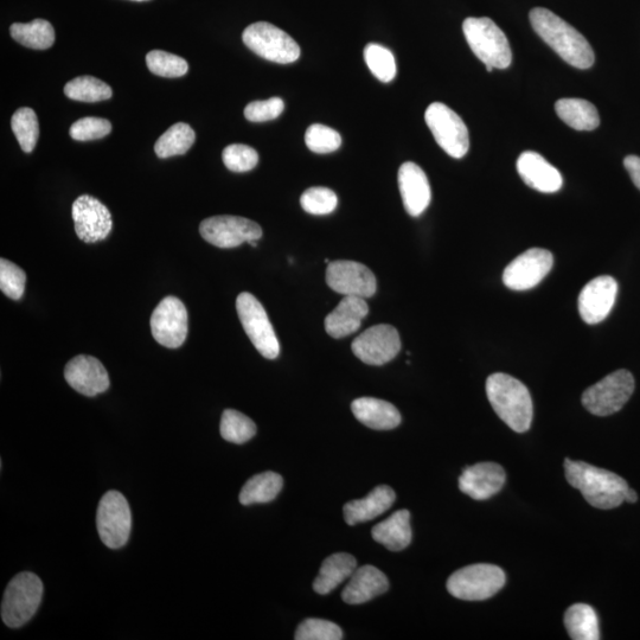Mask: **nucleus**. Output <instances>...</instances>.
Segmentation results:
<instances>
[{
	"label": "nucleus",
	"mask_w": 640,
	"mask_h": 640,
	"mask_svg": "<svg viewBox=\"0 0 640 640\" xmlns=\"http://www.w3.org/2000/svg\"><path fill=\"white\" fill-rule=\"evenodd\" d=\"M43 584L34 573H19L6 587L2 603V619L6 626L18 629L35 616L42 603Z\"/></svg>",
	"instance_id": "5"
},
{
	"label": "nucleus",
	"mask_w": 640,
	"mask_h": 640,
	"mask_svg": "<svg viewBox=\"0 0 640 640\" xmlns=\"http://www.w3.org/2000/svg\"><path fill=\"white\" fill-rule=\"evenodd\" d=\"M565 471L568 483L578 489L592 507L610 510L625 502L629 485L616 473L571 459L565 460Z\"/></svg>",
	"instance_id": "2"
},
{
	"label": "nucleus",
	"mask_w": 640,
	"mask_h": 640,
	"mask_svg": "<svg viewBox=\"0 0 640 640\" xmlns=\"http://www.w3.org/2000/svg\"><path fill=\"white\" fill-rule=\"evenodd\" d=\"M507 475L501 465L479 463L466 467L459 477V489L475 501H486L502 490Z\"/></svg>",
	"instance_id": "20"
},
{
	"label": "nucleus",
	"mask_w": 640,
	"mask_h": 640,
	"mask_svg": "<svg viewBox=\"0 0 640 640\" xmlns=\"http://www.w3.org/2000/svg\"><path fill=\"white\" fill-rule=\"evenodd\" d=\"M638 501L637 492L631 488L627 489L625 494V502L636 503Z\"/></svg>",
	"instance_id": "47"
},
{
	"label": "nucleus",
	"mask_w": 640,
	"mask_h": 640,
	"mask_svg": "<svg viewBox=\"0 0 640 640\" xmlns=\"http://www.w3.org/2000/svg\"><path fill=\"white\" fill-rule=\"evenodd\" d=\"M618 294V283L603 275L590 281L579 296V312L585 323L594 325L610 315Z\"/></svg>",
	"instance_id": "18"
},
{
	"label": "nucleus",
	"mask_w": 640,
	"mask_h": 640,
	"mask_svg": "<svg viewBox=\"0 0 640 640\" xmlns=\"http://www.w3.org/2000/svg\"><path fill=\"white\" fill-rule=\"evenodd\" d=\"M147 68L152 74L166 79L182 78L188 73L187 61L174 54L163 50H152L146 55Z\"/></svg>",
	"instance_id": "37"
},
{
	"label": "nucleus",
	"mask_w": 640,
	"mask_h": 640,
	"mask_svg": "<svg viewBox=\"0 0 640 640\" xmlns=\"http://www.w3.org/2000/svg\"><path fill=\"white\" fill-rule=\"evenodd\" d=\"M132 2H147V0H132Z\"/></svg>",
	"instance_id": "49"
},
{
	"label": "nucleus",
	"mask_w": 640,
	"mask_h": 640,
	"mask_svg": "<svg viewBox=\"0 0 640 640\" xmlns=\"http://www.w3.org/2000/svg\"><path fill=\"white\" fill-rule=\"evenodd\" d=\"M283 486V477L278 473H259L243 486L240 492V503L242 505L270 503L277 498Z\"/></svg>",
	"instance_id": "30"
},
{
	"label": "nucleus",
	"mask_w": 640,
	"mask_h": 640,
	"mask_svg": "<svg viewBox=\"0 0 640 640\" xmlns=\"http://www.w3.org/2000/svg\"><path fill=\"white\" fill-rule=\"evenodd\" d=\"M568 635L574 640H599V620L593 607L575 604L565 614Z\"/></svg>",
	"instance_id": "32"
},
{
	"label": "nucleus",
	"mask_w": 640,
	"mask_h": 640,
	"mask_svg": "<svg viewBox=\"0 0 640 640\" xmlns=\"http://www.w3.org/2000/svg\"><path fill=\"white\" fill-rule=\"evenodd\" d=\"M12 131L18 140L19 146L25 153L35 150L38 137H40V124L37 115L29 107H22L12 115Z\"/></svg>",
	"instance_id": "36"
},
{
	"label": "nucleus",
	"mask_w": 640,
	"mask_h": 640,
	"mask_svg": "<svg viewBox=\"0 0 640 640\" xmlns=\"http://www.w3.org/2000/svg\"><path fill=\"white\" fill-rule=\"evenodd\" d=\"M388 588V578L379 568L362 566L356 568L350 576V581L342 592V599L349 605H361L386 593Z\"/></svg>",
	"instance_id": "23"
},
{
	"label": "nucleus",
	"mask_w": 640,
	"mask_h": 640,
	"mask_svg": "<svg viewBox=\"0 0 640 640\" xmlns=\"http://www.w3.org/2000/svg\"><path fill=\"white\" fill-rule=\"evenodd\" d=\"M351 349L358 360L368 366H383L398 356L401 339L394 326L375 325L358 336L352 342Z\"/></svg>",
	"instance_id": "14"
},
{
	"label": "nucleus",
	"mask_w": 640,
	"mask_h": 640,
	"mask_svg": "<svg viewBox=\"0 0 640 640\" xmlns=\"http://www.w3.org/2000/svg\"><path fill=\"white\" fill-rule=\"evenodd\" d=\"M300 204L306 213L311 215H329L336 210L338 197L335 191L329 188L313 187L307 189L300 197Z\"/></svg>",
	"instance_id": "39"
},
{
	"label": "nucleus",
	"mask_w": 640,
	"mask_h": 640,
	"mask_svg": "<svg viewBox=\"0 0 640 640\" xmlns=\"http://www.w3.org/2000/svg\"><path fill=\"white\" fill-rule=\"evenodd\" d=\"M364 60L370 72L382 82H390L396 76L395 57L389 49L377 43H370L364 49Z\"/></svg>",
	"instance_id": "38"
},
{
	"label": "nucleus",
	"mask_w": 640,
	"mask_h": 640,
	"mask_svg": "<svg viewBox=\"0 0 640 640\" xmlns=\"http://www.w3.org/2000/svg\"><path fill=\"white\" fill-rule=\"evenodd\" d=\"M357 568V560L347 553H337L329 556L323 562L319 575L313 581V590L320 595H326L335 590L343 581L350 579Z\"/></svg>",
	"instance_id": "28"
},
{
	"label": "nucleus",
	"mask_w": 640,
	"mask_h": 640,
	"mask_svg": "<svg viewBox=\"0 0 640 640\" xmlns=\"http://www.w3.org/2000/svg\"><path fill=\"white\" fill-rule=\"evenodd\" d=\"M64 377L76 392L94 398L110 388V376L98 358L80 355L70 360L64 369Z\"/></svg>",
	"instance_id": "19"
},
{
	"label": "nucleus",
	"mask_w": 640,
	"mask_h": 640,
	"mask_svg": "<svg viewBox=\"0 0 640 640\" xmlns=\"http://www.w3.org/2000/svg\"><path fill=\"white\" fill-rule=\"evenodd\" d=\"M67 98L81 102H98L112 98V88L94 76H79L64 86Z\"/></svg>",
	"instance_id": "34"
},
{
	"label": "nucleus",
	"mask_w": 640,
	"mask_h": 640,
	"mask_svg": "<svg viewBox=\"0 0 640 640\" xmlns=\"http://www.w3.org/2000/svg\"><path fill=\"white\" fill-rule=\"evenodd\" d=\"M27 275L14 262L6 259L0 260V290L12 300L23 297Z\"/></svg>",
	"instance_id": "43"
},
{
	"label": "nucleus",
	"mask_w": 640,
	"mask_h": 640,
	"mask_svg": "<svg viewBox=\"0 0 640 640\" xmlns=\"http://www.w3.org/2000/svg\"><path fill=\"white\" fill-rule=\"evenodd\" d=\"M326 284L344 297L368 299L377 290L376 277L361 262L338 260L331 261L326 268Z\"/></svg>",
	"instance_id": "13"
},
{
	"label": "nucleus",
	"mask_w": 640,
	"mask_h": 640,
	"mask_svg": "<svg viewBox=\"0 0 640 640\" xmlns=\"http://www.w3.org/2000/svg\"><path fill=\"white\" fill-rule=\"evenodd\" d=\"M305 143L309 150L318 155L335 152L342 145L341 134L331 127L315 124L307 128Z\"/></svg>",
	"instance_id": "40"
},
{
	"label": "nucleus",
	"mask_w": 640,
	"mask_h": 640,
	"mask_svg": "<svg viewBox=\"0 0 640 640\" xmlns=\"http://www.w3.org/2000/svg\"><path fill=\"white\" fill-rule=\"evenodd\" d=\"M284 101L280 98H271L265 101H254L245 108V117L252 123H265L277 119L283 114Z\"/></svg>",
	"instance_id": "45"
},
{
	"label": "nucleus",
	"mask_w": 640,
	"mask_h": 640,
	"mask_svg": "<svg viewBox=\"0 0 640 640\" xmlns=\"http://www.w3.org/2000/svg\"><path fill=\"white\" fill-rule=\"evenodd\" d=\"M529 18L536 34L560 55L562 60L579 69L593 66L595 56L591 44L571 24L543 8L531 10Z\"/></svg>",
	"instance_id": "1"
},
{
	"label": "nucleus",
	"mask_w": 640,
	"mask_h": 640,
	"mask_svg": "<svg viewBox=\"0 0 640 640\" xmlns=\"http://www.w3.org/2000/svg\"><path fill=\"white\" fill-rule=\"evenodd\" d=\"M195 140L196 134L190 125L177 123L157 140L156 155L162 159L185 155L194 145Z\"/></svg>",
	"instance_id": "33"
},
{
	"label": "nucleus",
	"mask_w": 640,
	"mask_h": 640,
	"mask_svg": "<svg viewBox=\"0 0 640 640\" xmlns=\"http://www.w3.org/2000/svg\"><path fill=\"white\" fill-rule=\"evenodd\" d=\"M222 159L227 169L233 172H248L259 163V155L253 147L233 144L226 147L222 153Z\"/></svg>",
	"instance_id": "42"
},
{
	"label": "nucleus",
	"mask_w": 640,
	"mask_h": 640,
	"mask_svg": "<svg viewBox=\"0 0 640 640\" xmlns=\"http://www.w3.org/2000/svg\"><path fill=\"white\" fill-rule=\"evenodd\" d=\"M294 638L297 640H341L343 632L341 627L329 622V620L310 618L299 625Z\"/></svg>",
	"instance_id": "41"
},
{
	"label": "nucleus",
	"mask_w": 640,
	"mask_h": 640,
	"mask_svg": "<svg viewBox=\"0 0 640 640\" xmlns=\"http://www.w3.org/2000/svg\"><path fill=\"white\" fill-rule=\"evenodd\" d=\"M112 132V124L104 118H82L70 127V137L78 142L105 138Z\"/></svg>",
	"instance_id": "44"
},
{
	"label": "nucleus",
	"mask_w": 640,
	"mask_h": 640,
	"mask_svg": "<svg viewBox=\"0 0 640 640\" xmlns=\"http://www.w3.org/2000/svg\"><path fill=\"white\" fill-rule=\"evenodd\" d=\"M96 527L105 546L120 549L130 539L132 514L127 499L119 491H108L101 498L96 514Z\"/></svg>",
	"instance_id": "11"
},
{
	"label": "nucleus",
	"mask_w": 640,
	"mask_h": 640,
	"mask_svg": "<svg viewBox=\"0 0 640 640\" xmlns=\"http://www.w3.org/2000/svg\"><path fill=\"white\" fill-rule=\"evenodd\" d=\"M248 243H249V245H251L254 248L258 247V243H256V241H251V242H248Z\"/></svg>",
	"instance_id": "48"
},
{
	"label": "nucleus",
	"mask_w": 640,
	"mask_h": 640,
	"mask_svg": "<svg viewBox=\"0 0 640 640\" xmlns=\"http://www.w3.org/2000/svg\"><path fill=\"white\" fill-rule=\"evenodd\" d=\"M399 188L407 213L413 217L424 214L432 200L431 185L424 170L412 162L402 164L399 170Z\"/></svg>",
	"instance_id": "21"
},
{
	"label": "nucleus",
	"mask_w": 640,
	"mask_h": 640,
	"mask_svg": "<svg viewBox=\"0 0 640 640\" xmlns=\"http://www.w3.org/2000/svg\"><path fill=\"white\" fill-rule=\"evenodd\" d=\"M236 311L255 349L267 360H275L280 354V344L265 307L253 294L242 292L236 299Z\"/></svg>",
	"instance_id": "9"
},
{
	"label": "nucleus",
	"mask_w": 640,
	"mask_h": 640,
	"mask_svg": "<svg viewBox=\"0 0 640 640\" xmlns=\"http://www.w3.org/2000/svg\"><path fill=\"white\" fill-rule=\"evenodd\" d=\"M395 499V491L390 486H377L366 498L344 505L345 522L349 526H356L357 523L374 520L392 508Z\"/></svg>",
	"instance_id": "25"
},
{
	"label": "nucleus",
	"mask_w": 640,
	"mask_h": 640,
	"mask_svg": "<svg viewBox=\"0 0 640 640\" xmlns=\"http://www.w3.org/2000/svg\"><path fill=\"white\" fill-rule=\"evenodd\" d=\"M425 120L435 142L448 156L463 158L470 149L469 130L459 115L441 102L427 108Z\"/></svg>",
	"instance_id": "10"
},
{
	"label": "nucleus",
	"mask_w": 640,
	"mask_h": 640,
	"mask_svg": "<svg viewBox=\"0 0 640 640\" xmlns=\"http://www.w3.org/2000/svg\"><path fill=\"white\" fill-rule=\"evenodd\" d=\"M373 539L390 552H401L412 542L411 512L399 510L373 528Z\"/></svg>",
	"instance_id": "27"
},
{
	"label": "nucleus",
	"mask_w": 640,
	"mask_h": 640,
	"mask_svg": "<svg viewBox=\"0 0 640 640\" xmlns=\"http://www.w3.org/2000/svg\"><path fill=\"white\" fill-rule=\"evenodd\" d=\"M220 432L224 440L241 445L255 437L256 425L245 414L227 409L222 414Z\"/></svg>",
	"instance_id": "35"
},
{
	"label": "nucleus",
	"mask_w": 640,
	"mask_h": 640,
	"mask_svg": "<svg viewBox=\"0 0 640 640\" xmlns=\"http://www.w3.org/2000/svg\"><path fill=\"white\" fill-rule=\"evenodd\" d=\"M463 31L467 43L486 67L507 69L512 61V53L507 36L488 17L466 18Z\"/></svg>",
	"instance_id": "4"
},
{
	"label": "nucleus",
	"mask_w": 640,
	"mask_h": 640,
	"mask_svg": "<svg viewBox=\"0 0 640 640\" xmlns=\"http://www.w3.org/2000/svg\"><path fill=\"white\" fill-rule=\"evenodd\" d=\"M351 411L364 426L376 431L394 430L402 420L398 408L380 399H357L351 403Z\"/></svg>",
	"instance_id": "26"
},
{
	"label": "nucleus",
	"mask_w": 640,
	"mask_h": 640,
	"mask_svg": "<svg viewBox=\"0 0 640 640\" xmlns=\"http://www.w3.org/2000/svg\"><path fill=\"white\" fill-rule=\"evenodd\" d=\"M486 395L492 408L512 431L527 432L533 422V400L521 381L507 374H494L486 381Z\"/></svg>",
	"instance_id": "3"
},
{
	"label": "nucleus",
	"mask_w": 640,
	"mask_h": 640,
	"mask_svg": "<svg viewBox=\"0 0 640 640\" xmlns=\"http://www.w3.org/2000/svg\"><path fill=\"white\" fill-rule=\"evenodd\" d=\"M73 220L78 238L86 243L105 240L112 232L111 211L98 198L82 195L73 204Z\"/></svg>",
	"instance_id": "17"
},
{
	"label": "nucleus",
	"mask_w": 640,
	"mask_h": 640,
	"mask_svg": "<svg viewBox=\"0 0 640 640\" xmlns=\"http://www.w3.org/2000/svg\"><path fill=\"white\" fill-rule=\"evenodd\" d=\"M625 169L629 172L633 184L640 190V157L627 156L624 160Z\"/></svg>",
	"instance_id": "46"
},
{
	"label": "nucleus",
	"mask_w": 640,
	"mask_h": 640,
	"mask_svg": "<svg viewBox=\"0 0 640 640\" xmlns=\"http://www.w3.org/2000/svg\"><path fill=\"white\" fill-rule=\"evenodd\" d=\"M366 299L344 297L336 309L325 318V330L332 338L348 337L361 328L362 320L368 316Z\"/></svg>",
	"instance_id": "24"
},
{
	"label": "nucleus",
	"mask_w": 640,
	"mask_h": 640,
	"mask_svg": "<svg viewBox=\"0 0 640 640\" xmlns=\"http://www.w3.org/2000/svg\"><path fill=\"white\" fill-rule=\"evenodd\" d=\"M200 233L210 245L219 248H235L243 242L262 238V229L258 223L245 217L230 215L209 217L201 223Z\"/></svg>",
	"instance_id": "12"
},
{
	"label": "nucleus",
	"mask_w": 640,
	"mask_h": 640,
	"mask_svg": "<svg viewBox=\"0 0 640 640\" xmlns=\"http://www.w3.org/2000/svg\"><path fill=\"white\" fill-rule=\"evenodd\" d=\"M633 392H635V379L630 371L624 369L614 371L585 390L582 395V405L593 415H612L626 405Z\"/></svg>",
	"instance_id": "8"
},
{
	"label": "nucleus",
	"mask_w": 640,
	"mask_h": 640,
	"mask_svg": "<svg viewBox=\"0 0 640 640\" xmlns=\"http://www.w3.org/2000/svg\"><path fill=\"white\" fill-rule=\"evenodd\" d=\"M505 581L507 576L502 568L478 563L453 573L447 581V591L460 600H486L501 591Z\"/></svg>",
	"instance_id": "6"
},
{
	"label": "nucleus",
	"mask_w": 640,
	"mask_h": 640,
	"mask_svg": "<svg viewBox=\"0 0 640 640\" xmlns=\"http://www.w3.org/2000/svg\"><path fill=\"white\" fill-rule=\"evenodd\" d=\"M242 41L253 53L274 63H293L300 57L298 43L271 23L258 22L249 25L243 31Z\"/></svg>",
	"instance_id": "7"
},
{
	"label": "nucleus",
	"mask_w": 640,
	"mask_h": 640,
	"mask_svg": "<svg viewBox=\"0 0 640 640\" xmlns=\"http://www.w3.org/2000/svg\"><path fill=\"white\" fill-rule=\"evenodd\" d=\"M517 171L528 187L543 194H554L562 188L563 179L560 171L539 153L523 152L517 160Z\"/></svg>",
	"instance_id": "22"
},
{
	"label": "nucleus",
	"mask_w": 640,
	"mask_h": 640,
	"mask_svg": "<svg viewBox=\"0 0 640 640\" xmlns=\"http://www.w3.org/2000/svg\"><path fill=\"white\" fill-rule=\"evenodd\" d=\"M559 118L576 131H594L600 125L597 108L582 99H561L555 104Z\"/></svg>",
	"instance_id": "29"
},
{
	"label": "nucleus",
	"mask_w": 640,
	"mask_h": 640,
	"mask_svg": "<svg viewBox=\"0 0 640 640\" xmlns=\"http://www.w3.org/2000/svg\"><path fill=\"white\" fill-rule=\"evenodd\" d=\"M10 34L15 41L30 49L47 50L55 43V30L46 19L12 24Z\"/></svg>",
	"instance_id": "31"
},
{
	"label": "nucleus",
	"mask_w": 640,
	"mask_h": 640,
	"mask_svg": "<svg viewBox=\"0 0 640 640\" xmlns=\"http://www.w3.org/2000/svg\"><path fill=\"white\" fill-rule=\"evenodd\" d=\"M553 265L552 253L541 248L529 249L505 268L504 285L514 291L531 290L547 277Z\"/></svg>",
	"instance_id": "16"
},
{
	"label": "nucleus",
	"mask_w": 640,
	"mask_h": 640,
	"mask_svg": "<svg viewBox=\"0 0 640 640\" xmlns=\"http://www.w3.org/2000/svg\"><path fill=\"white\" fill-rule=\"evenodd\" d=\"M153 338L169 349L182 347L188 337V311L176 297H166L151 316Z\"/></svg>",
	"instance_id": "15"
}]
</instances>
